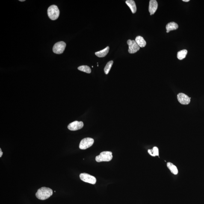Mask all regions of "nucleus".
<instances>
[{"label": "nucleus", "mask_w": 204, "mask_h": 204, "mask_svg": "<svg viewBox=\"0 0 204 204\" xmlns=\"http://www.w3.org/2000/svg\"><path fill=\"white\" fill-rule=\"evenodd\" d=\"M125 3L131 9V12L133 13H135L137 11V7L135 2L133 0H128L125 2Z\"/></svg>", "instance_id": "f8f14e48"}, {"label": "nucleus", "mask_w": 204, "mask_h": 204, "mask_svg": "<svg viewBox=\"0 0 204 204\" xmlns=\"http://www.w3.org/2000/svg\"><path fill=\"white\" fill-rule=\"evenodd\" d=\"M48 15L50 19L55 20L60 16V10L57 6L54 5L50 6L47 11Z\"/></svg>", "instance_id": "f03ea898"}, {"label": "nucleus", "mask_w": 204, "mask_h": 204, "mask_svg": "<svg viewBox=\"0 0 204 204\" xmlns=\"http://www.w3.org/2000/svg\"><path fill=\"white\" fill-rule=\"evenodd\" d=\"M109 50V47H107L104 49L101 50V51H98V52H95V54L97 57H105L107 55L108 53Z\"/></svg>", "instance_id": "4468645a"}, {"label": "nucleus", "mask_w": 204, "mask_h": 204, "mask_svg": "<svg viewBox=\"0 0 204 204\" xmlns=\"http://www.w3.org/2000/svg\"><path fill=\"white\" fill-rule=\"evenodd\" d=\"M158 4L156 0H151L149 2V11L150 15H154L158 8Z\"/></svg>", "instance_id": "9d476101"}, {"label": "nucleus", "mask_w": 204, "mask_h": 204, "mask_svg": "<svg viewBox=\"0 0 204 204\" xmlns=\"http://www.w3.org/2000/svg\"><path fill=\"white\" fill-rule=\"evenodd\" d=\"M113 158L112 153L110 151H104L101 152L100 155L97 156L95 160L97 162L102 161H109Z\"/></svg>", "instance_id": "7ed1b4c3"}, {"label": "nucleus", "mask_w": 204, "mask_h": 204, "mask_svg": "<svg viewBox=\"0 0 204 204\" xmlns=\"http://www.w3.org/2000/svg\"><path fill=\"white\" fill-rule=\"evenodd\" d=\"M191 98L183 93H179L177 95V99L180 103L183 105H187L190 103Z\"/></svg>", "instance_id": "6e6552de"}, {"label": "nucleus", "mask_w": 204, "mask_h": 204, "mask_svg": "<svg viewBox=\"0 0 204 204\" xmlns=\"http://www.w3.org/2000/svg\"><path fill=\"white\" fill-rule=\"evenodd\" d=\"M3 154V152L2 151L1 149H0V157H1L2 156Z\"/></svg>", "instance_id": "aec40b11"}, {"label": "nucleus", "mask_w": 204, "mask_h": 204, "mask_svg": "<svg viewBox=\"0 0 204 204\" xmlns=\"http://www.w3.org/2000/svg\"><path fill=\"white\" fill-rule=\"evenodd\" d=\"M136 43L140 47H144L146 45V42L142 36H139L136 37L135 40Z\"/></svg>", "instance_id": "ddd939ff"}, {"label": "nucleus", "mask_w": 204, "mask_h": 204, "mask_svg": "<svg viewBox=\"0 0 204 204\" xmlns=\"http://www.w3.org/2000/svg\"><path fill=\"white\" fill-rule=\"evenodd\" d=\"M148 152L150 155L153 157L159 156V150L157 147H154L152 149L148 150Z\"/></svg>", "instance_id": "f3484780"}, {"label": "nucleus", "mask_w": 204, "mask_h": 204, "mask_svg": "<svg viewBox=\"0 0 204 204\" xmlns=\"http://www.w3.org/2000/svg\"><path fill=\"white\" fill-rule=\"evenodd\" d=\"M53 190L48 187H42L37 190L36 196L38 199L45 200L48 199L53 195Z\"/></svg>", "instance_id": "f257e3e1"}, {"label": "nucleus", "mask_w": 204, "mask_h": 204, "mask_svg": "<svg viewBox=\"0 0 204 204\" xmlns=\"http://www.w3.org/2000/svg\"><path fill=\"white\" fill-rule=\"evenodd\" d=\"M66 44L64 42H57L54 45L53 47V52L57 54L63 53L66 48Z\"/></svg>", "instance_id": "39448f33"}, {"label": "nucleus", "mask_w": 204, "mask_h": 204, "mask_svg": "<svg viewBox=\"0 0 204 204\" xmlns=\"http://www.w3.org/2000/svg\"><path fill=\"white\" fill-rule=\"evenodd\" d=\"M187 53V51L186 50H182L178 51L177 53V57L179 60H182L185 58Z\"/></svg>", "instance_id": "dca6fc26"}, {"label": "nucleus", "mask_w": 204, "mask_h": 204, "mask_svg": "<svg viewBox=\"0 0 204 204\" xmlns=\"http://www.w3.org/2000/svg\"><path fill=\"white\" fill-rule=\"evenodd\" d=\"M84 126V123L82 121H75L71 122L68 126V128L72 131H77L82 128Z\"/></svg>", "instance_id": "1a4fd4ad"}, {"label": "nucleus", "mask_w": 204, "mask_h": 204, "mask_svg": "<svg viewBox=\"0 0 204 204\" xmlns=\"http://www.w3.org/2000/svg\"><path fill=\"white\" fill-rule=\"evenodd\" d=\"M80 179L84 182L94 184L96 182V180L95 176L87 173H82L79 175Z\"/></svg>", "instance_id": "423d86ee"}, {"label": "nucleus", "mask_w": 204, "mask_h": 204, "mask_svg": "<svg viewBox=\"0 0 204 204\" xmlns=\"http://www.w3.org/2000/svg\"><path fill=\"white\" fill-rule=\"evenodd\" d=\"M19 1L20 2H24L25 1V0H22V1H21V0H20Z\"/></svg>", "instance_id": "4be33fe9"}, {"label": "nucleus", "mask_w": 204, "mask_h": 204, "mask_svg": "<svg viewBox=\"0 0 204 204\" xmlns=\"http://www.w3.org/2000/svg\"><path fill=\"white\" fill-rule=\"evenodd\" d=\"M94 142L93 139L90 138H86L83 139L80 142L79 147L82 150H85L90 147Z\"/></svg>", "instance_id": "20e7f679"}, {"label": "nucleus", "mask_w": 204, "mask_h": 204, "mask_svg": "<svg viewBox=\"0 0 204 204\" xmlns=\"http://www.w3.org/2000/svg\"><path fill=\"white\" fill-rule=\"evenodd\" d=\"M178 28V25L175 22H171L169 23L166 26V29L167 30V33H169L170 31L176 30Z\"/></svg>", "instance_id": "9b49d317"}, {"label": "nucleus", "mask_w": 204, "mask_h": 204, "mask_svg": "<svg viewBox=\"0 0 204 204\" xmlns=\"http://www.w3.org/2000/svg\"><path fill=\"white\" fill-rule=\"evenodd\" d=\"M79 70L86 73H90L91 72V70L89 66H82L78 67Z\"/></svg>", "instance_id": "a211bd4d"}, {"label": "nucleus", "mask_w": 204, "mask_h": 204, "mask_svg": "<svg viewBox=\"0 0 204 204\" xmlns=\"http://www.w3.org/2000/svg\"><path fill=\"white\" fill-rule=\"evenodd\" d=\"M167 167L170 170L171 173L174 175H177L178 173L177 168L172 163L168 162L167 164Z\"/></svg>", "instance_id": "2eb2a0df"}, {"label": "nucleus", "mask_w": 204, "mask_h": 204, "mask_svg": "<svg viewBox=\"0 0 204 204\" xmlns=\"http://www.w3.org/2000/svg\"><path fill=\"white\" fill-rule=\"evenodd\" d=\"M127 44L128 45V51L130 53H134L140 49V47L136 43L135 40H128Z\"/></svg>", "instance_id": "0eeeda50"}, {"label": "nucleus", "mask_w": 204, "mask_h": 204, "mask_svg": "<svg viewBox=\"0 0 204 204\" xmlns=\"http://www.w3.org/2000/svg\"><path fill=\"white\" fill-rule=\"evenodd\" d=\"M183 1L184 2H188L189 1V0H183Z\"/></svg>", "instance_id": "412c9836"}, {"label": "nucleus", "mask_w": 204, "mask_h": 204, "mask_svg": "<svg viewBox=\"0 0 204 204\" xmlns=\"http://www.w3.org/2000/svg\"><path fill=\"white\" fill-rule=\"evenodd\" d=\"M113 60H110V61L108 62L107 63L106 65L105 66L104 69V73L105 74L107 75L108 73L109 72L110 70V69L112 67V66L113 64Z\"/></svg>", "instance_id": "6ab92c4d"}]
</instances>
